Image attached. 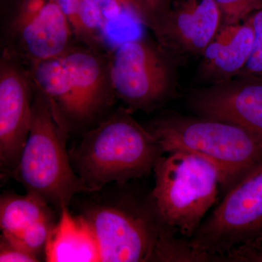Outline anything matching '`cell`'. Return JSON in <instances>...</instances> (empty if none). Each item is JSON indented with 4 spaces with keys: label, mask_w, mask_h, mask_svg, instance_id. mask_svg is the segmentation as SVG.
<instances>
[{
    "label": "cell",
    "mask_w": 262,
    "mask_h": 262,
    "mask_svg": "<svg viewBox=\"0 0 262 262\" xmlns=\"http://www.w3.org/2000/svg\"><path fill=\"white\" fill-rule=\"evenodd\" d=\"M129 182L92 192L80 214L92 227L101 261H172L181 238L165 223L151 192L131 189Z\"/></svg>",
    "instance_id": "1"
},
{
    "label": "cell",
    "mask_w": 262,
    "mask_h": 262,
    "mask_svg": "<svg viewBox=\"0 0 262 262\" xmlns=\"http://www.w3.org/2000/svg\"><path fill=\"white\" fill-rule=\"evenodd\" d=\"M165 154L126 108L106 115L70 151L74 170L91 192L145 177Z\"/></svg>",
    "instance_id": "2"
},
{
    "label": "cell",
    "mask_w": 262,
    "mask_h": 262,
    "mask_svg": "<svg viewBox=\"0 0 262 262\" xmlns=\"http://www.w3.org/2000/svg\"><path fill=\"white\" fill-rule=\"evenodd\" d=\"M69 131L49 98L34 84L30 132L13 177L27 194L59 213L70 208L76 194L91 192L71 163Z\"/></svg>",
    "instance_id": "3"
},
{
    "label": "cell",
    "mask_w": 262,
    "mask_h": 262,
    "mask_svg": "<svg viewBox=\"0 0 262 262\" xmlns=\"http://www.w3.org/2000/svg\"><path fill=\"white\" fill-rule=\"evenodd\" d=\"M148 130L167 153L185 151L199 155L218 169L226 192L262 163V139L230 122L217 119L168 115Z\"/></svg>",
    "instance_id": "4"
},
{
    "label": "cell",
    "mask_w": 262,
    "mask_h": 262,
    "mask_svg": "<svg viewBox=\"0 0 262 262\" xmlns=\"http://www.w3.org/2000/svg\"><path fill=\"white\" fill-rule=\"evenodd\" d=\"M151 196L165 223L190 239L218 200V169L199 155L185 151L164 155L157 162Z\"/></svg>",
    "instance_id": "5"
},
{
    "label": "cell",
    "mask_w": 262,
    "mask_h": 262,
    "mask_svg": "<svg viewBox=\"0 0 262 262\" xmlns=\"http://www.w3.org/2000/svg\"><path fill=\"white\" fill-rule=\"evenodd\" d=\"M189 243L205 261L262 243V163L226 192Z\"/></svg>",
    "instance_id": "6"
},
{
    "label": "cell",
    "mask_w": 262,
    "mask_h": 262,
    "mask_svg": "<svg viewBox=\"0 0 262 262\" xmlns=\"http://www.w3.org/2000/svg\"><path fill=\"white\" fill-rule=\"evenodd\" d=\"M108 56L116 97L131 113H150L173 97V62L159 42L130 39L108 51Z\"/></svg>",
    "instance_id": "7"
},
{
    "label": "cell",
    "mask_w": 262,
    "mask_h": 262,
    "mask_svg": "<svg viewBox=\"0 0 262 262\" xmlns=\"http://www.w3.org/2000/svg\"><path fill=\"white\" fill-rule=\"evenodd\" d=\"M34 84L28 67L9 51L0 58V166L13 177L28 139Z\"/></svg>",
    "instance_id": "8"
},
{
    "label": "cell",
    "mask_w": 262,
    "mask_h": 262,
    "mask_svg": "<svg viewBox=\"0 0 262 262\" xmlns=\"http://www.w3.org/2000/svg\"><path fill=\"white\" fill-rule=\"evenodd\" d=\"M108 53L76 41L62 54L78 106L80 126L104 118L117 98Z\"/></svg>",
    "instance_id": "9"
},
{
    "label": "cell",
    "mask_w": 262,
    "mask_h": 262,
    "mask_svg": "<svg viewBox=\"0 0 262 262\" xmlns=\"http://www.w3.org/2000/svg\"><path fill=\"white\" fill-rule=\"evenodd\" d=\"M223 25L215 0H177L153 31L170 54H203Z\"/></svg>",
    "instance_id": "10"
},
{
    "label": "cell",
    "mask_w": 262,
    "mask_h": 262,
    "mask_svg": "<svg viewBox=\"0 0 262 262\" xmlns=\"http://www.w3.org/2000/svg\"><path fill=\"white\" fill-rule=\"evenodd\" d=\"M191 106L199 116L239 125L262 139V80L234 77L196 91Z\"/></svg>",
    "instance_id": "11"
},
{
    "label": "cell",
    "mask_w": 262,
    "mask_h": 262,
    "mask_svg": "<svg viewBox=\"0 0 262 262\" xmlns=\"http://www.w3.org/2000/svg\"><path fill=\"white\" fill-rule=\"evenodd\" d=\"M75 42L70 22L56 0H50L36 16L5 37L3 49L29 67L62 56Z\"/></svg>",
    "instance_id": "12"
},
{
    "label": "cell",
    "mask_w": 262,
    "mask_h": 262,
    "mask_svg": "<svg viewBox=\"0 0 262 262\" xmlns=\"http://www.w3.org/2000/svg\"><path fill=\"white\" fill-rule=\"evenodd\" d=\"M253 41L249 17L241 23L222 25L202 54L203 77L213 83L237 77L249 59Z\"/></svg>",
    "instance_id": "13"
},
{
    "label": "cell",
    "mask_w": 262,
    "mask_h": 262,
    "mask_svg": "<svg viewBox=\"0 0 262 262\" xmlns=\"http://www.w3.org/2000/svg\"><path fill=\"white\" fill-rule=\"evenodd\" d=\"M48 239L45 259L49 262L101 261L99 246L89 222L63 208Z\"/></svg>",
    "instance_id": "14"
},
{
    "label": "cell",
    "mask_w": 262,
    "mask_h": 262,
    "mask_svg": "<svg viewBox=\"0 0 262 262\" xmlns=\"http://www.w3.org/2000/svg\"><path fill=\"white\" fill-rule=\"evenodd\" d=\"M33 82L47 96L70 131L80 126V113L61 56L28 67Z\"/></svg>",
    "instance_id": "15"
},
{
    "label": "cell",
    "mask_w": 262,
    "mask_h": 262,
    "mask_svg": "<svg viewBox=\"0 0 262 262\" xmlns=\"http://www.w3.org/2000/svg\"><path fill=\"white\" fill-rule=\"evenodd\" d=\"M51 216L52 207L30 194L6 193L0 198V227L5 237H18L36 222Z\"/></svg>",
    "instance_id": "16"
},
{
    "label": "cell",
    "mask_w": 262,
    "mask_h": 262,
    "mask_svg": "<svg viewBox=\"0 0 262 262\" xmlns=\"http://www.w3.org/2000/svg\"><path fill=\"white\" fill-rule=\"evenodd\" d=\"M57 222L55 223L53 216L48 217L30 226L21 234H19L18 237L9 238L2 236L10 242L23 248L39 259V256L42 253H44L45 255L48 239Z\"/></svg>",
    "instance_id": "17"
},
{
    "label": "cell",
    "mask_w": 262,
    "mask_h": 262,
    "mask_svg": "<svg viewBox=\"0 0 262 262\" xmlns=\"http://www.w3.org/2000/svg\"><path fill=\"white\" fill-rule=\"evenodd\" d=\"M254 29V41L249 59L236 77H249L262 80V8L249 15Z\"/></svg>",
    "instance_id": "18"
},
{
    "label": "cell",
    "mask_w": 262,
    "mask_h": 262,
    "mask_svg": "<svg viewBox=\"0 0 262 262\" xmlns=\"http://www.w3.org/2000/svg\"><path fill=\"white\" fill-rule=\"evenodd\" d=\"M50 0H18L11 14L4 24L5 37L11 35L36 16Z\"/></svg>",
    "instance_id": "19"
},
{
    "label": "cell",
    "mask_w": 262,
    "mask_h": 262,
    "mask_svg": "<svg viewBox=\"0 0 262 262\" xmlns=\"http://www.w3.org/2000/svg\"><path fill=\"white\" fill-rule=\"evenodd\" d=\"M222 12L223 25L241 23L261 9L262 0H215Z\"/></svg>",
    "instance_id": "20"
},
{
    "label": "cell",
    "mask_w": 262,
    "mask_h": 262,
    "mask_svg": "<svg viewBox=\"0 0 262 262\" xmlns=\"http://www.w3.org/2000/svg\"><path fill=\"white\" fill-rule=\"evenodd\" d=\"M106 19L117 18L119 15L127 12L139 22L146 27H150V18L144 10L138 4L136 0H94Z\"/></svg>",
    "instance_id": "21"
},
{
    "label": "cell",
    "mask_w": 262,
    "mask_h": 262,
    "mask_svg": "<svg viewBox=\"0 0 262 262\" xmlns=\"http://www.w3.org/2000/svg\"><path fill=\"white\" fill-rule=\"evenodd\" d=\"M40 260L34 255L26 251L18 245L10 242L1 235L0 242V261L37 262Z\"/></svg>",
    "instance_id": "22"
},
{
    "label": "cell",
    "mask_w": 262,
    "mask_h": 262,
    "mask_svg": "<svg viewBox=\"0 0 262 262\" xmlns=\"http://www.w3.org/2000/svg\"><path fill=\"white\" fill-rule=\"evenodd\" d=\"M70 22L77 42L84 45V36L79 20V0H56Z\"/></svg>",
    "instance_id": "23"
},
{
    "label": "cell",
    "mask_w": 262,
    "mask_h": 262,
    "mask_svg": "<svg viewBox=\"0 0 262 262\" xmlns=\"http://www.w3.org/2000/svg\"><path fill=\"white\" fill-rule=\"evenodd\" d=\"M222 261L262 262V243L237 248L227 253Z\"/></svg>",
    "instance_id": "24"
},
{
    "label": "cell",
    "mask_w": 262,
    "mask_h": 262,
    "mask_svg": "<svg viewBox=\"0 0 262 262\" xmlns=\"http://www.w3.org/2000/svg\"><path fill=\"white\" fill-rule=\"evenodd\" d=\"M144 11L147 13L151 21L149 29L154 31L160 19L170 8L169 0H136Z\"/></svg>",
    "instance_id": "25"
}]
</instances>
